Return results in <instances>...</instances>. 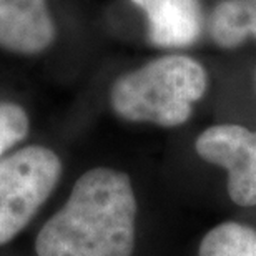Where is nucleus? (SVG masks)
Returning a JSON list of instances; mask_svg holds the SVG:
<instances>
[{
  "instance_id": "nucleus-2",
  "label": "nucleus",
  "mask_w": 256,
  "mask_h": 256,
  "mask_svg": "<svg viewBox=\"0 0 256 256\" xmlns=\"http://www.w3.org/2000/svg\"><path fill=\"white\" fill-rule=\"evenodd\" d=\"M206 85L200 62L186 55H165L122 75L112 86L110 102L115 114L128 122L172 128L190 118Z\"/></svg>"
},
{
  "instance_id": "nucleus-4",
  "label": "nucleus",
  "mask_w": 256,
  "mask_h": 256,
  "mask_svg": "<svg viewBox=\"0 0 256 256\" xmlns=\"http://www.w3.org/2000/svg\"><path fill=\"white\" fill-rule=\"evenodd\" d=\"M203 160L228 172V194L240 206L256 204V132L240 125H213L194 143Z\"/></svg>"
},
{
  "instance_id": "nucleus-8",
  "label": "nucleus",
  "mask_w": 256,
  "mask_h": 256,
  "mask_svg": "<svg viewBox=\"0 0 256 256\" xmlns=\"http://www.w3.org/2000/svg\"><path fill=\"white\" fill-rule=\"evenodd\" d=\"M200 256H256V230L234 222L218 224L202 240Z\"/></svg>"
},
{
  "instance_id": "nucleus-7",
  "label": "nucleus",
  "mask_w": 256,
  "mask_h": 256,
  "mask_svg": "<svg viewBox=\"0 0 256 256\" xmlns=\"http://www.w3.org/2000/svg\"><path fill=\"white\" fill-rule=\"evenodd\" d=\"M210 35L222 48H236L250 35L256 38V0H223L214 7Z\"/></svg>"
},
{
  "instance_id": "nucleus-3",
  "label": "nucleus",
  "mask_w": 256,
  "mask_h": 256,
  "mask_svg": "<svg viewBox=\"0 0 256 256\" xmlns=\"http://www.w3.org/2000/svg\"><path fill=\"white\" fill-rule=\"evenodd\" d=\"M60 175L62 162L47 146L32 145L0 160V246L30 223Z\"/></svg>"
},
{
  "instance_id": "nucleus-1",
  "label": "nucleus",
  "mask_w": 256,
  "mask_h": 256,
  "mask_svg": "<svg viewBox=\"0 0 256 256\" xmlns=\"http://www.w3.org/2000/svg\"><path fill=\"white\" fill-rule=\"evenodd\" d=\"M136 200L128 175L94 168L40 230L37 256H132Z\"/></svg>"
},
{
  "instance_id": "nucleus-9",
  "label": "nucleus",
  "mask_w": 256,
  "mask_h": 256,
  "mask_svg": "<svg viewBox=\"0 0 256 256\" xmlns=\"http://www.w3.org/2000/svg\"><path fill=\"white\" fill-rule=\"evenodd\" d=\"M28 133V116L25 110L12 102L0 104V160L5 152L22 142Z\"/></svg>"
},
{
  "instance_id": "nucleus-6",
  "label": "nucleus",
  "mask_w": 256,
  "mask_h": 256,
  "mask_svg": "<svg viewBox=\"0 0 256 256\" xmlns=\"http://www.w3.org/2000/svg\"><path fill=\"white\" fill-rule=\"evenodd\" d=\"M148 20V35L156 47H186L198 38L202 12L198 0H133Z\"/></svg>"
},
{
  "instance_id": "nucleus-5",
  "label": "nucleus",
  "mask_w": 256,
  "mask_h": 256,
  "mask_svg": "<svg viewBox=\"0 0 256 256\" xmlns=\"http://www.w3.org/2000/svg\"><path fill=\"white\" fill-rule=\"evenodd\" d=\"M55 24L47 0H0V47L32 55L50 47Z\"/></svg>"
}]
</instances>
